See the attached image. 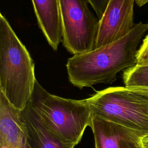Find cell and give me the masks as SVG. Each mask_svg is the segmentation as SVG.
<instances>
[{
  "instance_id": "6da1fadb",
  "label": "cell",
  "mask_w": 148,
  "mask_h": 148,
  "mask_svg": "<svg viewBox=\"0 0 148 148\" xmlns=\"http://www.w3.org/2000/svg\"><path fill=\"white\" fill-rule=\"evenodd\" d=\"M148 23L139 22L123 38L91 51L73 55L66 65L68 79L82 89L99 84H110L120 71L137 64L136 53Z\"/></svg>"
},
{
  "instance_id": "7a4b0ae2",
  "label": "cell",
  "mask_w": 148,
  "mask_h": 148,
  "mask_svg": "<svg viewBox=\"0 0 148 148\" xmlns=\"http://www.w3.org/2000/svg\"><path fill=\"white\" fill-rule=\"evenodd\" d=\"M35 63L5 17L0 14V91L16 108L23 110L35 81Z\"/></svg>"
},
{
  "instance_id": "3957f363",
  "label": "cell",
  "mask_w": 148,
  "mask_h": 148,
  "mask_svg": "<svg viewBox=\"0 0 148 148\" xmlns=\"http://www.w3.org/2000/svg\"><path fill=\"white\" fill-rule=\"evenodd\" d=\"M28 103L49 129L65 144L75 146L87 127L90 125L92 112L86 99H66L53 95L37 80Z\"/></svg>"
},
{
  "instance_id": "277c9868",
  "label": "cell",
  "mask_w": 148,
  "mask_h": 148,
  "mask_svg": "<svg viewBox=\"0 0 148 148\" xmlns=\"http://www.w3.org/2000/svg\"><path fill=\"white\" fill-rule=\"evenodd\" d=\"M92 114L148 135V97L126 87H111L86 99Z\"/></svg>"
},
{
  "instance_id": "5b68a950",
  "label": "cell",
  "mask_w": 148,
  "mask_h": 148,
  "mask_svg": "<svg viewBox=\"0 0 148 148\" xmlns=\"http://www.w3.org/2000/svg\"><path fill=\"white\" fill-rule=\"evenodd\" d=\"M65 49L73 55L95 49L99 19L90 10L88 0H58Z\"/></svg>"
},
{
  "instance_id": "8992f818",
  "label": "cell",
  "mask_w": 148,
  "mask_h": 148,
  "mask_svg": "<svg viewBox=\"0 0 148 148\" xmlns=\"http://www.w3.org/2000/svg\"><path fill=\"white\" fill-rule=\"evenodd\" d=\"M135 0H109L99 20L95 49L112 43L128 34L134 23Z\"/></svg>"
},
{
  "instance_id": "52a82bcc",
  "label": "cell",
  "mask_w": 148,
  "mask_h": 148,
  "mask_svg": "<svg viewBox=\"0 0 148 148\" xmlns=\"http://www.w3.org/2000/svg\"><path fill=\"white\" fill-rule=\"evenodd\" d=\"M90 127L95 148H143L142 135L97 115L92 114Z\"/></svg>"
},
{
  "instance_id": "ba28073f",
  "label": "cell",
  "mask_w": 148,
  "mask_h": 148,
  "mask_svg": "<svg viewBox=\"0 0 148 148\" xmlns=\"http://www.w3.org/2000/svg\"><path fill=\"white\" fill-rule=\"evenodd\" d=\"M21 111L0 91V148H24L26 131Z\"/></svg>"
},
{
  "instance_id": "9c48e42d",
  "label": "cell",
  "mask_w": 148,
  "mask_h": 148,
  "mask_svg": "<svg viewBox=\"0 0 148 148\" xmlns=\"http://www.w3.org/2000/svg\"><path fill=\"white\" fill-rule=\"evenodd\" d=\"M26 140L30 148H74L62 142L45 124L38 113L28 104L21 111Z\"/></svg>"
},
{
  "instance_id": "30bf717a",
  "label": "cell",
  "mask_w": 148,
  "mask_h": 148,
  "mask_svg": "<svg viewBox=\"0 0 148 148\" xmlns=\"http://www.w3.org/2000/svg\"><path fill=\"white\" fill-rule=\"evenodd\" d=\"M39 27L49 45L57 50L62 41L58 0H31Z\"/></svg>"
},
{
  "instance_id": "8fae6325",
  "label": "cell",
  "mask_w": 148,
  "mask_h": 148,
  "mask_svg": "<svg viewBox=\"0 0 148 148\" xmlns=\"http://www.w3.org/2000/svg\"><path fill=\"white\" fill-rule=\"evenodd\" d=\"M123 80L128 88L148 87V64H136L125 69Z\"/></svg>"
},
{
  "instance_id": "7c38bea8",
  "label": "cell",
  "mask_w": 148,
  "mask_h": 148,
  "mask_svg": "<svg viewBox=\"0 0 148 148\" xmlns=\"http://www.w3.org/2000/svg\"><path fill=\"white\" fill-rule=\"evenodd\" d=\"M136 57V64H148V33L143 39L142 43L138 49Z\"/></svg>"
},
{
  "instance_id": "4fadbf2b",
  "label": "cell",
  "mask_w": 148,
  "mask_h": 148,
  "mask_svg": "<svg viewBox=\"0 0 148 148\" xmlns=\"http://www.w3.org/2000/svg\"><path fill=\"white\" fill-rule=\"evenodd\" d=\"M94 10L97 16L100 20L106 9L109 0H88Z\"/></svg>"
},
{
  "instance_id": "5bb4252c",
  "label": "cell",
  "mask_w": 148,
  "mask_h": 148,
  "mask_svg": "<svg viewBox=\"0 0 148 148\" xmlns=\"http://www.w3.org/2000/svg\"><path fill=\"white\" fill-rule=\"evenodd\" d=\"M128 88L148 97V87H130Z\"/></svg>"
},
{
  "instance_id": "9a60e30c",
  "label": "cell",
  "mask_w": 148,
  "mask_h": 148,
  "mask_svg": "<svg viewBox=\"0 0 148 148\" xmlns=\"http://www.w3.org/2000/svg\"><path fill=\"white\" fill-rule=\"evenodd\" d=\"M143 148H148V135L145 136L142 139Z\"/></svg>"
},
{
  "instance_id": "2e32d148",
  "label": "cell",
  "mask_w": 148,
  "mask_h": 148,
  "mask_svg": "<svg viewBox=\"0 0 148 148\" xmlns=\"http://www.w3.org/2000/svg\"><path fill=\"white\" fill-rule=\"evenodd\" d=\"M135 3L139 7H142L148 3V0H135Z\"/></svg>"
},
{
  "instance_id": "e0dca14e",
  "label": "cell",
  "mask_w": 148,
  "mask_h": 148,
  "mask_svg": "<svg viewBox=\"0 0 148 148\" xmlns=\"http://www.w3.org/2000/svg\"><path fill=\"white\" fill-rule=\"evenodd\" d=\"M24 148H30V147L29 146V145H28V143L26 142V145H25V146Z\"/></svg>"
}]
</instances>
